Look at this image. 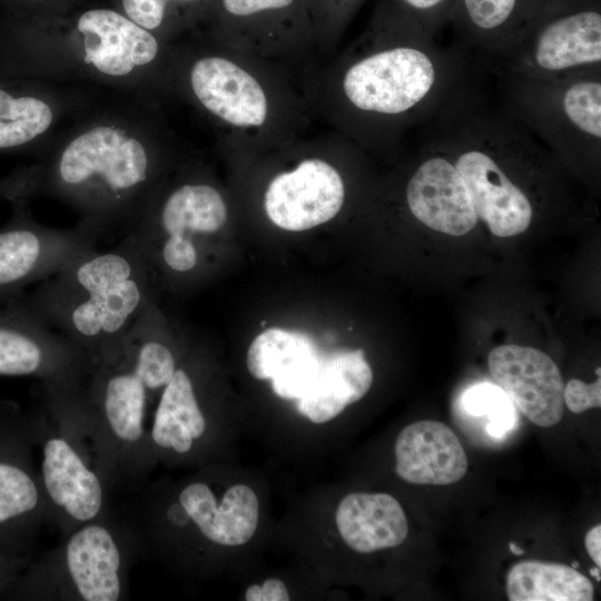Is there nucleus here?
Returning a JSON list of instances; mask_svg holds the SVG:
<instances>
[{
	"label": "nucleus",
	"instance_id": "29",
	"mask_svg": "<svg viewBox=\"0 0 601 601\" xmlns=\"http://www.w3.org/2000/svg\"><path fill=\"white\" fill-rule=\"evenodd\" d=\"M366 0H308L319 59L336 52L352 19Z\"/></svg>",
	"mask_w": 601,
	"mask_h": 601
},
{
	"label": "nucleus",
	"instance_id": "19",
	"mask_svg": "<svg viewBox=\"0 0 601 601\" xmlns=\"http://www.w3.org/2000/svg\"><path fill=\"white\" fill-rule=\"evenodd\" d=\"M321 356L308 336L268 328L254 338L246 361L255 378L272 380L276 395L297 401L312 381Z\"/></svg>",
	"mask_w": 601,
	"mask_h": 601
},
{
	"label": "nucleus",
	"instance_id": "38",
	"mask_svg": "<svg viewBox=\"0 0 601 601\" xmlns=\"http://www.w3.org/2000/svg\"><path fill=\"white\" fill-rule=\"evenodd\" d=\"M572 568L578 569L580 564L577 561H573L571 564Z\"/></svg>",
	"mask_w": 601,
	"mask_h": 601
},
{
	"label": "nucleus",
	"instance_id": "18",
	"mask_svg": "<svg viewBox=\"0 0 601 601\" xmlns=\"http://www.w3.org/2000/svg\"><path fill=\"white\" fill-rule=\"evenodd\" d=\"M544 0H456L450 24L456 43L486 66L497 58Z\"/></svg>",
	"mask_w": 601,
	"mask_h": 601
},
{
	"label": "nucleus",
	"instance_id": "2",
	"mask_svg": "<svg viewBox=\"0 0 601 601\" xmlns=\"http://www.w3.org/2000/svg\"><path fill=\"white\" fill-rule=\"evenodd\" d=\"M181 152L160 101L102 90L35 160L36 196L69 206L98 240L122 237Z\"/></svg>",
	"mask_w": 601,
	"mask_h": 601
},
{
	"label": "nucleus",
	"instance_id": "34",
	"mask_svg": "<svg viewBox=\"0 0 601 601\" xmlns=\"http://www.w3.org/2000/svg\"><path fill=\"white\" fill-rule=\"evenodd\" d=\"M20 566L21 559L19 555L0 548V591L16 581V575Z\"/></svg>",
	"mask_w": 601,
	"mask_h": 601
},
{
	"label": "nucleus",
	"instance_id": "33",
	"mask_svg": "<svg viewBox=\"0 0 601 601\" xmlns=\"http://www.w3.org/2000/svg\"><path fill=\"white\" fill-rule=\"evenodd\" d=\"M247 601H288L289 594L283 581L272 578L262 585H250L245 592Z\"/></svg>",
	"mask_w": 601,
	"mask_h": 601
},
{
	"label": "nucleus",
	"instance_id": "1",
	"mask_svg": "<svg viewBox=\"0 0 601 601\" xmlns=\"http://www.w3.org/2000/svg\"><path fill=\"white\" fill-rule=\"evenodd\" d=\"M457 43L443 47L396 0H378L343 51L297 75L313 118L363 150H396L483 73Z\"/></svg>",
	"mask_w": 601,
	"mask_h": 601
},
{
	"label": "nucleus",
	"instance_id": "14",
	"mask_svg": "<svg viewBox=\"0 0 601 601\" xmlns=\"http://www.w3.org/2000/svg\"><path fill=\"white\" fill-rule=\"evenodd\" d=\"M22 425L16 406L0 400V548L19 556L41 502Z\"/></svg>",
	"mask_w": 601,
	"mask_h": 601
},
{
	"label": "nucleus",
	"instance_id": "16",
	"mask_svg": "<svg viewBox=\"0 0 601 601\" xmlns=\"http://www.w3.org/2000/svg\"><path fill=\"white\" fill-rule=\"evenodd\" d=\"M87 400L111 435L126 446H136L146 435L151 392L122 348L112 358L89 368Z\"/></svg>",
	"mask_w": 601,
	"mask_h": 601
},
{
	"label": "nucleus",
	"instance_id": "8",
	"mask_svg": "<svg viewBox=\"0 0 601 601\" xmlns=\"http://www.w3.org/2000/svg\"><path fill=\"white\" fill-rule=\"evenodd\" d=\"M353 141L328 129L284 145L289 167L274 173L263 191L267 218L288 231H303L335 218L344 208L347 183L338 160Z\"/></svg>",
	"mask_w": 601,
	"mask_h": 601
},
{
	"label": "nucleus",
	"instance_id": "30",
	"mask_svg": "<svg viewBox=\"0 0 601 601\" xmlns=\"http://www.w3.org/2000/svg\"><path fill=\"white\" fill-rule=\"evenodd\" d=\"M433 37L450 23L456 0H396Z\"/></svg>",
	"mask_w": 601,
	"mask_h": 601
},
{
	"label": "nucleus",
	"instance_id": "13",
	"mask_svg": "<svg viewBox=\"0 0 601 601\" xmlns=\"http://www.w3.org/2000/svg\"><path fill=\"white\" fill-rule=\"evenodd\" d=\"M404 188L412 216L426 227L451 236L471 231L479 218L467 187L450 156L427 139Z\"/></svg>",
	"mask_w": 601,
	"mask_h": 601
},
{
	"label": "nucleus",
	"instance_id": "12",
	"mask_svg": "<svg viewBox=\"0 0 601 601\" xmlns=\"http://www.w3.org/2000/svg\"><path fill=\"white\" fill-rule=\"evenodd\" d=\"M88 372L85 354L26 309L17 294L0 296V376L73 384Z\"/></svg>",
	"mask_w": 601,
	"mask_h": 601
},
{
	"label": "nucleus",
	"instance_id": "11",
	"mask_svg": "<svg viewBox=\"0 0 601 601\" xmlns=\"http://www.w3.org/2000/svg\"><path fill=\"white\" fill-rule=\"evenodd\" d=\"M10 203L12 214L0 228V296L23 292L96 248L98 238L80 226L48 227L32 217L29 199Z\"/></svg>",
	"mask_w": 601,
	"mask_h": 601
},
{
	"label": "nucleus",
	"instance_id": "3",
	"mask_svg": "<svg viewBox=\"0 0 601 601\" xmlns=\"http://www.w3.org/2000/svg\"><path fill=\"white\" fill-rule=\"evenodd\" d=\"M174 42L115 8L0 21V75L78 83L162 101Z\"/></svg>",
	"mask_w": 601,
	"mask_h": 601
},
{
	"label": "nucleus",
	"instance_id": "20",
	"mask_svg": "<svg viewBox=\"0 0 601 601\" xmlns=\"http://www.w3.org/2000/svg\"><path fill=\"white\" fill-rule=\"evenodd\" d=\"M65 569L75 593L85 601H116L121 597V552L112 533L88 522L67 541Z\"/></svg>",
	"mask_w": 601,
	"mask_h": 601
},
{
	"label": "nucleus",
	"instance_id": "25",
	"mask_svg": "<svg viewBox=\"0 0 601 601\" xmlns=\"http://www.w3.org/2000/svg\"><path fill=\"white\" fill-rule=\"evenodd\" d=\"M205 430L194 381L186 370L177 367L160 393L149 435L157 446L185 454Z\"/></svg>",
	"mask_w": 601,
	"mask_h": 601
},
{
	"label": "nucleus",
	"instance_id": "28",
	"mask_svg": "<svg viewBox=\"0 0 601 601\" xmlns=\"http://www.w3.org/2000/svg\"><path fill=\"white\" fill-rule=\"evenodd\" d=\"M462 407L474 417H486L490 436H505L516 424L515 406L505 392L494 384L479 383L462 395Z\"/></svg>",
	"mask_w": 601,
	"mask_h": 601
},
{
	"label": "nucleus",
	"instance_id": "6",
	"mask_svg": "<svg viewBox=\"0 0 601 601\" xmlns=\"http://www.w3.org/2000/svg\"><path fill=\"white\" fill-rule=\"evenodd\" d=\"M496 100L555 157L595 164L601 149V73L539 80L495 67Z\"/></svg>",
	"mask_w": 601,
	"mask_h": 601
},
{
	"label": "nucleus",
	"instance_id": "7",
	"mask_svg": "<svg viewBox=\"0 0 601 601\" xmlns=\"http://www.w3.org/2000/svg\"><path fill=\"white\" fill-rule=\"evenodd\" d=\"M486 67L539 80L601 73V0H544Z\"/></svg>",
	"mask_w": 601,
	"mask_h": 601
},
{
	"label": "nucleus",
	"instance_id": "26",
	"mask_svg": "<svg viewBox=\"0 0 601 601\" xmlns=\"http://www.w3.org/2000/svg\"><path fill=\"white\" fill-rule=\"evenodd\" d=\"M506 594L510 601H591L594 588L571 565L528 560L509 571Z\"/></svg>",
	"mask_w": 601,
	"mask_h": 601
},
{
	"label": "nucleus",
	"instance_id": "24",
	"mask_svg": "<svg viewBox=\"0 0 601 601\" xmlns=\"http://www.w3.org/2000/svg\"><path fill=\"white\" fill-rule=\"evenodd\" d=\"M335 520L344 542L359 553L397 546L408 533L401 504L386 493L348 494L338 504Z\"/></svg>",
	"mask_w": 601,
	"mask_h": 601
},
{
	"label": "nucleus",
	"instance_id": "35",
	"mask_svg": "<svg viewBox=\"0 0 601 601\" xmlns=\"http://www.w3.org/2000/svg\"><path fill=\"white\" fill-rule=\"evenodd\" d=\"M584 545L590 558L597 566H601V525L597 524L591 528L584 539Z\"/></svg>",
	"mask_w": 601,
	"mask_h": 601
},
{
	"label": "nucleus",
	"instance_id": "21",
	"mask_svg": "<svg viewBox=\"0 0 601 601\" xmlns=\"http://www.w3.org/2000/svg\"><path fill=\"white\" fill-rule=\"evenodd\" d=\"M41 480L51 502L72 520L88 523L100 513L101 482L66 439L52 436L43 443Z\"/></svg>",
	"mask_w": 601,
	"mask_h": 601
},
{
	"label": "nucleus",
	"instance_id": "23",
	"mask_svg": "<svg viewBox=\"0 0 601 601\" xmlns=\"http://www.w3.org/2000/svg\"><path fill=\"white\" fill-rule=\"evenodd\" d=\"M373 383V372L362 349L322 355L308 386L296 401L297 410L322 424L359 401Z\"/></svg>",
	"mask_w": 601,
	"mask_h": 601
},
{
	"label": "nucleus",
	"instance_id": "4",
	"mask_svg": "<svg viewBox=\"0 0 601 601\" xmlns=\"http://www.w3.org/2000/svg\"><path fill=\"white\" fill-rule=\"evenodd\" d=\"M167 92L205 119L218 147L235 156L284 146L307 134L314 119L297 75L200 28L174 41Z\"/></svg>",
	"mask_w": 601,
	"mask_h": 601
},
{
	"label": "nucleus",
	"instance_id": "5",
	"mask_svg": "<svg viewBox=\"0 0 601 601\" xmlns=\"http://www.w3.org/2000/svg\"><path fill=\"white\" fill-rule=\"evenodd\" d=\"M26 309L86 356L89 368L112 359L145 307L154 300V276L131 234L106 250L90 249L27 294Z\"/></svg>",
	"mask_w": 601,
	"mask_h": 601
},
{
	"label": "nucleus",
	"instance_id": "22",
	"mask_svg": "<svg viewBox=\"0 0 601 601\" xmlns=\"http://www.w3.org/2000/svg\"><path fill=\"white\" fill-rule=\"evenodd\" d=\"M179 504L204 536L214 543L242 545L254 535L258 523V499L247 485L229 487L220 504L211 489L201 482L187 485Z\"/></svg>",
	"mask_w": 601,
	"mask_h": 601
},
{
	"label": "nucleus",
	"instance_id": "9",
	"mask_svg": "<svg viewBox=\"0 0 601 601\" xmlns=\"http://www.w3.org/2000/svg\"><path fill=\"white\" fill-rule=\"evenodd\" d=\"M200 29L295 75L319 59L308 0H211Z\"/></svg>",
	"mask_w": 601,
	"mask_h": 601
},
{
	"label": "nucleus",
	"instance_id": "36",
	"mask_svg": "<svg viewBox=\"0 0 601 601\" xmlns=\"http://www.w3.org/2000/svg\"><path fill=\"white\" fill-rule=\"evenodd\" d=\"M509 548H510V551L515 555H522L523 554V550L519 545H516L514 542H511L509 544Z\"/></svg>",
	"mask_w": 601,
	"mask_h": 601
},
{
	"label": "nucleus",
	"instance_id": "37",
	"mask_svg": "<svg viewBox=\"0 0 601 601\" xmlns=\"http://www.w3.org/2000/svg\"><path fill=\"white\" fill-rule=\"evenodd\" d=\"M590 575L593 577L597 581H600L601 580L600 568L599 566L592 568L590 570Z\"/></svg>",
	"mask_w": 601,
	"mask_h": 601
},
{
	"label": "nucleus",
	"instance_id": "39",
	"mask_svg": "<svg viewBox=\"0 0 601 601\" xmlns=\"http://www.w3.org/2000/svg\"><path fill=\"white\" fill-rule=\"evenodd\" d=\"M600 371H601L600 367H598L597 373H598L599 377H600V374H601Z\"/></svg>",
	"mask_w": 601,
	"mask_h": 601
},
{
	"label": "nucleus",
	"instance_id": "17",
	"mask_svg": "<svg viewBox=\"0 0 601 601\" xmlns=\"http://www.w3.org/2000/svg\"><path fill=\"white\" fill-rule=\"evenodd\" d=\"M396 473L413 484L446 485L465 475L467 457L445 424L424 420L404 427L395 442Z\"/></svg>",
	"mask_w": 601,
	"mask_h": 601
},
{
	"label": "nucleus",
	"instance_id": "27",
	"mask_svg": "<svg viewBox=\"0 0 601 601\" xmlns=\"http://www.w3.org/2000/svg\"><path fill=\"white\" fill-rule=\"evenodd\" d=\"M211 0H115V9L139 27L174 42L203 26Z\"/></svg>",
	"mask_w": 601,
	"mask_h": 601
},
{
	"label": "nucleus",
	"instance_id": "10",
	"mask_svg": "<svg viewBox=\"0 0 601 601\" xmlns=\"http://www.w3.org/2000/svg\"><path fill=\"white\" fill-rule=\"evenodd\" d=\"M102 90L0 75V155L39 159Z\"/></svg>",
	"mask_w": 601,
	"mask_h": 601
},
{
	"label": "nucleus",
	"instance_id": "32",
	"mask_svg": "<svg viewBox=\"0 0 601 601\" xmlns=\"http://www.w3.org/2000/svg\"><path fill=\"white\" fill-rule=\"evenodd\" d=\"M563 401L568 408L575 414L601 406L600 377L590 384L580 380H570L563 390Z\"/></svg>",
	"mask_w": 601,
	"mask_h": 601
},
{
	"label": "nucleus",
	"instance_id": "15",
	"mask_svg": "<svg viewBox=\"0 0 601 601\" xmlns=\"http://www.w3.org/2000/svg\"><path fill=\"white\" fill-rule=\"evenodd\" d=\"M487 365L497 385L532 423L550 427L561 421L564 384L551 357L533 347L509 344L493 348Z\"/></svg>",
	"mask_w": 601,
	"mask_h": 601
},
{
	"label": "nucleus",
	"instance_id": "31",
	"mask_svg": "<svg viewBox=\"0 0 601 601\" xmlns=\"http://www.w3.org/2000/svg\"><path fill=\"white\" fill-rule=\"evenodd\" d=\"M37 166H19L6 176L0 177V199L12 201L17 198L36 197Z\"/></svg>",
	"mask_w": 601,
	"mask_h": 601
}]
</instances>
